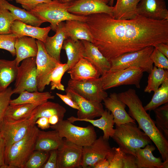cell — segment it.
<instances>
[{
	"label": "cell",
	"instance_id": "37",
	"mask_svg": "<svg viewBox=\"0 0 168 168\" xmlns=\"http://www.w3.org/2000/svg\"><path fill=\"white\" fill-rule=\"evenodd\" d=\"M153 110L155 115L154 121L156 127L168 139V102Z\"/></svg>",
	"mask_w": 168,
	"mask_h": 168
},
{
	"label": "cell",
	"instance_id": "17",
	"mask_svg": "<svg viewBox=\"0 0 168 168\" xmlns=\"http://www.w3.org/2000/svg\"><path fill=\"white\" fill-rule=\"evenodd\" d=\"M138 15L158 21L168 20V10L164 0H140Z\"/></svg>",
	"mask_w": 168,
	"mask_h": 168
},
{
	"label": "cell",
	"instance_id": "36",
	"mask_svg": "<svg viewBox=\"0 0 168 168\" xmlns=\"http://www.w3.org/2000/svg\"><path fill=\"white\" fill-rule=\"evenodd\" d=\"M168 102V79L154 92L150 101L144 108L146 111L153 110L156 108Z\"/></svg>",
	"mask_w": 168,
	"mask_h": 168
},
{
	"label": "cell",
	"instance_id": "7",
	"mask_svg": "<svg viewBox=\"0 0 168 168\" xmlns=\"http://www.w3.org/2000/svg\"><path fill=\"white\" fill-rule=\"evenodd\" d=\"M50 127L57 131L61 137L82 147L91 145L97 138L93 126L79 127L73 125L68 119L59 121Z\"/></svg>",
	"mask_w": 168,
	"mask_h": 168
},
{
	"label": "cell",
	"instance_id": "33",
	"mask_svg": "<svg viewBox=\"0 0 168 168\" xmlns=\"http://www.w3.org/2000/svg\"><path fill=\"white\" fill-rule=\"evenodd\" d=\"M38 105L37 104L30 103L10 104L3 117L11 121L29 118L31 116L34 109Z\"/></svg>",
	"mask_w": 168,
	"mask_h": 168
},
{
	"label": "cell",
	"instance_id": "1",
	"mask_svg": "<svg viewBox=\"0 0 168 168\" xmlns=\"http://www.w3.org/2000/svg\"><path fill=\"white\" fill-rule=\"evenodd\" d=\"M86 16L92 43L109 60L147 46L168 44L167 20H154L140 15L119 20L105 13Z\"/></svg>",
	"mask_w": 168,
	"mask_h": 168
},
{
	"label": "cell",
	"instance_id": "14",
	"mask_svg": "<svg viewBox=\"0 0 168 168\" xmlns=\"http://www.w3.org/2000/svg\"><path fill=\"white\" fill-rule=\"evenodd\" d=\"M83 147L66 138L57 149L58 168H75L81 167Z\"/></svg>",
	"mask_w": 168,
	"mask_h": 168
},
{
	"label": "cell",
	"instance_id": "44",
	"mask_svg": "<svg viewBox=\"0 0 168 168\" xmlns=\"http://www.w3.org/2000/svg\"><path fill=\"white\" fill-rule=\"evenodd\" d=\"M151 58L154 66L158 68L168 69V58L155 48L151 55Z\"/></svg>",
	"mask_w": 168,
	"mask_h": 168
},
{
	"label": "cell",
	"instance_id": "45",
	"mask_svg": "<svg viewBox=\"0 0 168 168\" xmlns=\"http://www.w3.org/2000/svg\"><path fill=\"white\" fill-rule=\"evenodd\" d=\"M17 3L20 4L22 7L30 11L38 4L51 2L52 0H14Z\"/></svg>",
	"mask_w": 168,
	"mask_h": 168
},
{
	"label": "cell",
	"instance_id": "21",
	"mask_svg": "<svg viewBox=\"0 0 168 168\" xmlns=\"http://www.w3.org/2000/svg\"><path fill=\"white\" fill-rule=\"evenodd\" d=\"M67 72L71 79L77 81L93 80L99 78L101 75L96 68L84 58L81 59Z\"/></svg>",
	"mask_w": 168,
	"mask_h": 168
},
{
	"label": "cell",
	"instance_id": "54",
	"mask_svg": "<svg viewBox=\"0 0 168 168\" xmlns=\"http://www.w3.org/2000/svg\"><path fill=\"white\" fill-rule=\"evenodd\" d=\"M62 3H70L73 2L76 0H57Z\"/></svg>",
	"mask_w": 168,
	"mask_h": 168
},
{
	"label": "cell",
	"instance_id": "42",
	"mask_svg": "<svg viewBox=\"0 0 168 168\" xmlns=\"http://www.w3.org/2000/svg\"><path fill=\"white\" fill-rule=\"evenodd\" d=\"M18 37L16 35L13 33L0 34V49L8 51L13 56H16L15 44Z\"/></svg>",
	"mask_w": 168,
	"mask_h": 168
},
{
	"label": "cell",
	"instance_id": "6",
	"mask_svg": "<svg viewBox=\"0 0 168 168\" xmlns=\"http://www.w3.org/2000/svg\"><path fill=\"white\" fill-rule=\"evenodd\" d=\"M152 46H147L139 50L126 53L110 60L111 67L109 71H115L129 67H135L149 73L153 68L151 58L154 49Z\"/></svg>",
	"mask_w": 168,
	"mask_h": 168
},
{
	"label": "cell",
	"instance_id": "4",
	"mask_svg": "<svg viewBox=\"0 0 168 168\" xmlns=\"http://www.w3.org/2000/svg\"><path fill=\"white\" fill-rule=\"evenodd\" d=\"M39 129L35 125L21 139L6 148L5 168H24L35 150Z\"/></svg>",
	"mask_w": 168,
	"mask_h": 168
},
{
	"label": "cell",
	"instance_id": "24",
	"mask_svg": "<svg viewBox=\"0 0 168 168\" xmlns=\"http://www.w3.org/2000/svg\"><path fill=\"white\" fill-rule=\"evenodd\" d=\"M15 48L16 56L15 59L17 66L23 60L36 57L38 51L35 39L27 36L18 37L15 43Z\"/></svg>",
	"mask_w": 168,
	"mask_h": 168
},
{
	"label": "cell",
	"instance_id": "2",
	"mask_svg": "<svg viewBox=\"0 0 168 168\" xmlns=\"http://www.w3.org/2000/svg\"><path fill=\"white\" fill-rule=\"evenodd\" d=\"M119 99L128 108V114L136 120L139 128L157 147L163 161H168V141L156 127L155 121L144 109L136 91L130 88L117 94Z\"/></svg>",
	"mask_w": 168,
	"mask_h": 168
},
{
	"label": "cell",
	"instance_id": "31",
	"mask_svg": "<svg viewBox=\"0 0 168 168\" xmlns=\"http://www.w3.org/2000/svg\"><path fill=\"white\" fill-rule=\"evenodd\" d=\"M18 66L15 59H0V91L6 89L15 80Z\"/></svg>",
	"mask_w": 168,
	"mask_h": 168
},
{
	"label": "cell",
	"instance_id": "28",
	"mask_svg": "<svg viewBox=\"0 0 168 168\" xmlns=\"http://www.w3.org/2000/svg\"><path fill=\"white\" fill-rule=\"evenodd\" d=\"M140 0H117L114 7L113 17L118 20L135 18L138 15L137 6Z\"/></svg>",
	"mask_w": 168,
	"mask_h": 168
},
{
	"label": "cell",
	"instance_id": "19",
	"mask_svg": "<svg viewBox=\"0 0 168 168\" xmlns=\"http://www.w3.org/2000/svg\"><path fill=\"white\" fill-rule=\"evenodd\" d=\"M82 40L84 47L83 58L94 66L101 75L109 72L111 67L110 61L92 43L86 40Z\"/></svg>",
	"mask_w": 168,
	"mask_h": 168
},
{
	"label": "cell",
	"instance_id": "5",
	"mask_svg": "<svg viewBox=\"0 0 168 168\" xmlns=\"http://www.w3.org/2000/svg\"><path fill=\"white\" fill-rule=\"evenodd\" d=\"M71 2L62 3L57 0H52L49 2L40 4L29 12L45 22L50 23L51 29L55 31L57 25L61 22L76 20L86 22V16L75 15L68 11Z\"/></svg>",
	"mask_w": 168,
	"mask_h": 168
},
{
	"label": "cell",
	"instance_id": "41",
	"mask_svg": "<svg viewBox=\"0 0 168 168\" xmlns=\"http://www.w3.org/2000/svg\"><path fill=\"white\" fill-rule=\"evenodd\" d=\"M123 154L119 147H111L105 158L109 163V168H123Z\"/></svg>",
	"mask_w": 168,
	"mask_h": 168
},
{
	"label": "cell",
	"instance_id": "29",
	"mask_svg": "<svg viewBox=\"0 0 168 168\" xmlns=\"http://www.w3.org/2000/svg\"><path fill=\"white\" fill-rule=\"evenodd\" d=\"M0 7L8 10L15 17L16 20L27 24L40 27L43 23L45 22L29 11L16 7L6 0H0Z\"/></svg>",
	"mask_w": 168,
	"mask_h": 168
},
{
	"label": "cell",
	"instance_id": "52",
	"mask_svg": "<svg viewBox=\"0 0 168 168\" xmlns=\"http://www.w3.org/2000/svg\"><path fill=\"white\" fill-rule=\"evenodd\" d=\"M109 165L108 161L106 158L101 159L94 165V168H109Z\"/></svg>",
	"mask_w": 168,
	"mask_h": 168
},
{
	"label": "cell",
	"instance_id": "25",
	"mask_svg": "<svg viewBox=\"0 0 168 168\" xmlns=\"http://www.w3.org/2000/svg\"><path fill=\"white\" fill-rule=\"evenodd\" d=\"M64 30L67 38L74 41L85 40L93 42L92 35L86 22L76 20L66 21Z\"/></svg>",
	"mask_w": 168,
	"mask_h": 168
},
{
	"label": "cell",
	"instance_id": "13",
	"mask_svg": "<svg viewBox=\"0 0 168 168\" xmlns=\"http://www.w3.org/2000/svg\"><path fill=\"white\" fill-rule=\"evenodd\" d=\"M111 148L108 140L102 136L96 138L91 145L83 147L81 167L93 168L97 161L106 158Z\"/></svg>",
	"mask_w": 168,
	"mask_h": 168
},
{
	"label": "cell",
	"instance_id": "49",
	"mask_svg": "<svg viewBox=\"0 0 168 168\" xmlns=\"http://www.w3.org/2000/svg\"><path fill=\"white\" fill-rule=\"evenodd\" d=\"M5 148V141L0 133V168H5L4 154Z\"/></svg>",
	"mask_w": 168,
	"mask_h": 168
},
{
	"label": "cell",
	"instance_id": "12",
	"mask_svg": "<svg viewBox=\"0 0 168 168\" xmlns=\"http://www.w3.org/2000/svg\"><path fill=\"white\" fill-rule=\"evenodd\" d=\"M69 87L82 97L89 100L101 102L108 96L103 89L100 77L91 80L77 81L70 79L68 83Z\"/></svg>",
	"mask_w": 168,
	"mask_h": 168
},
{
	"label": "cell",
	"instance_id": "34",
	"mask_svg": "<svg viewBox=\"0 0 168 168\" xmlns=\"http://www.w3.org/2000/svg\"><path fill=\"white\" fill-rule=\"evenodd\" d=\"M66 110L59 104L47 101L37 106L34 110L32 114L36 121L39 118L45 117L49 118L54 115H57L60 120L63 119Z\"/></svg>",
	"mask_w": 168,
	"mask_h": 168
},
{
	"label": "cell",
	"instance_id": "27",
	"mask_svg": "<svg viewBox=\"0 0 168 168\" xmlns=\"http://www.w3.org/2000/svg\"><path fill=\"white\" fill-rule=\"evenodd\" d=\"M155 149V146L151 144L136 151L138 168H162V158L155 157L152 153Z\"/></svg>",
	"mask_w": 168,
	"mask_h": 168
},
{
	"label": "cell",
	"instance_id": "23",
	"mask_svg": "<svg viewBox=\"0 0 168 168\" xmlns=\"http://www.w3.org/2000/svg\"><path fill=\"white\" fill-rule=\"evenodd\" d=\"M100 117V119L94 120L87 119H79L77 117L72 116L68 118L67 119L72 123L77 121L89 122L94 126L97 127L102 130L103 132L102 136L103 138L109 140L110 137H112L114 132V125L115 123L114 121L113 116L109 110L106 109L104 110Z\"/></svg>",
	"mask_w": 168,
	"mask_h": 168
},
{
	"label": "cell",
	"instance_id": "26",
	"mask_svg": "<svg viewBox=\"0 0 168 168\" xmlns=\"http://www.w3.org/2000/svg\"><path fill=\"white\" fill-rule=\"evenodd\" d=\"M63 138L55 130L44 131L39 129L36 139L35 150L49 152L57 149L62 144Z\"/></svg>",
	"mask_w": 168,
	"mask_h": 168
},
{
	"label": "cell",
	"instance_id": "46",
	"mask_svg": "<svg viewBox=\"0 0 168 168\" xmlns=\"http://www.w3.org/2000/svg\"><path fill=\"white\" fill-rule=\"evenodd\" d=\"M123 168H138L136 156L132 154L124 153Z\"/></svg>",
	"mask_w": 168,
	"mask_h": 168
},
{
	"label": "cell",
	"instance_id": "9",
	"mask_svg": "<svg viewBox=\"0 0 168 168\" xmlns=\"http://www.w3.org/2000/svg\"><path fill=\"white\" fill-rule=\"evenodd\" d=\"M35 121L32 113L29 118L15 121L3 117L0 120V133L5 141L6 148L23 138L35 124Z\"/></svg>",
	"mask_w": 168,
	"mask_h": 168
},
{
	"label": "cell",
	"instance_id": "56",
	"mask_svg": "<svg viewBox=\"0 0 168 168\" xmlns=\"http://www.w3.org/2000/svg\"><path fill=\"white\" fill-rule=\"evenodd\" d=\"M8 1H12V0H8Z\"/></svg>",
	"mask_w": 168,
	"mask_h": 168
},
{
	"label": "cell",
	"instance_id": "8",
	"mask_svg": "<svg viewBox=\"0 0 168 168\" xmlns=\"http://www.w3.org/2000/svg\"><path fill=\"white\" fill-rule=\"evenodd\" d=\"M143 70L137 67H132L115 71H110L100 78L104 90L123 85H134L140 88V82Z\"/></svg>",
	"mask_w": 168,
	"mask_h": 168
},
{
	"label": "cell",
	"instance_id": "16",
	"mask_svg": "<svg viewBox=\"0 0 168 168\" xmlns=\"http://www.w3.org/2000/svg\"><path fill=\"white\" fill-rule=\"evenodd\" d=\"M68 95L78 105L79 110L77 113L79 119H94L100 117L104 111L101 102L91 101L78 94L71 88L68 86L65 90Z\"/></svg>",
	"mask_w": 168,
	"mask_h": 168
},
{
	"label": "cell",
	"instance_id": "11",
	"mask_svg": "<svg viewBox=\"0 0 168 168\" xmlns=\"http://www.w3.org/2000/svg\"><path fill=\"white\" fill-rule=\"evenodd\" d=\"M38 51L36 57L37 86L38 91H43L46 85L50 83L51 73L59 62L47 52L43 43L37 40Z\"/></svg>",
	"mask_w": 168,
	"mask_h": 168
},
{
	"label": "cell",
	"instance_id": "18",
	"mask_svg": "<svg viewBox=\"0 0 168 168\" xmlns=\"http://www.w3.org/2000/svg\"><path fill=\"white\" fill-rule=\"evenodd\" d=\"M104 105L109 110L114 117V121L115 124H119L129 122H135L125 110L126 105L118 97L117 94L111 93L103 100Z\"/></svg>",
	"mask_w": 168,
	"mask_h": 168
},
{
	"label": "cell",
	"instance_id": "40",
	"mask_svg": "<svg viewBox=\"0 0 168 168\" xmlns=\"http://www.w3.org/2000/svg\"><path fill=\"white\" fill-rule=\"evenodd\" d=\"M15 17L8 10L0 7V34L11 33V28Z\"/></svg>",
	"mask_w": 168,
	"mask_h": 168
},
{
	"label": "cell",
	"instance_id": "30",
	"mask_svg": "<svg viewBox=\"0 0 168 168\" xmlns=\"http://www.w3.org/2000/svg\"><path fill=\"white\" fill-rule=\"evenodd\" d=\"M62 49L65 50L67 57L68 70L83 58L84 47L82 40L74 41L67 38L63 42Z\"/></svg>",
	"mask_w": 168,
	"mask_h": 168
},
{
	"label": "cell",
	"instance_id": "43",
	"mask_svg": "<svg viewBox=\"0 0 168 168\" xmlns=\"http://www.w3.org/2000/svg\"><path fill=\"white\" fill-rule=\"evenodd\" d=\"M13 94V89L11 87L0 91V120L3 117L6 110L10 104L11 98Z\"/></svg>",
	"mask_w": 168,
	"mask_h": 168
},
{
	"label": "cell",
	"instance_id": "10",
	"mask_svg": "<svg viewBox=\"0 0 168 168\" xmlns=\"http://www.w3.org/2000/svg\"><path fill=\"white\" fill-rule=\"evenodd\" d=\"M25 91L30 92L38 91L36 57L23 60L17 68L13 92L14 94H20Z\"/></svg>",
	"mask_w": 168,
	"mask_h": 168
},
{
	"label": "cell",
	"instance_id": "47",
	"mask_svg": "<svg viewBox=\"0 0 168 168\" xmlns=\"http://www.w3.org/2000/svg\"><path fill=\"white\" fill-rule=\"evenodd\" d=\"M48 159L41 168H58L57 149L49 151Z\"/></svg>",
	"mask_w": 168,
	"mask_h": 168
},
{
	"label": "cell",
	"instance_id": "48",
	"mask_svg": "<svg viewBox=\"0 0 168 168\" xmlns=\"http://www.w3.org/2000/svg\"><path fill=\"white\" fill-rule=\"evenodd\" d=\"M56 95L66 104L73 109L78 110L79 108L77 104L72 100L68 95H63L57 93Z\"/></svg>",
	"mask_w": 168,
	"mask_h": 168
},
{
	"label": "cell",
	"instance_id": "50",
	"mask_svg": "<svg viewBox=\"0 0 168 168\" xmlns=\"http://www.w3.org/2000/svg\"><path fill=\"white\" fill-rule=\"evenodd\" d=\"M35 123L37 125L38 127L42 130L48 129L50 126L49 118L47 117H40L37 119Z\"/></svg>",
	"mask_w": 168,
	"mask_h": 168
},
{
	"label": "cell",
	"instance_id": "3",
	"mask_svg": "<svg viewBox=\"0 0 168 168\" xmlns=\"http://www.w3.org/2000/svg\"><path fill=\"white\" fill-rule=\"evenodd\" d=\"M112 138L124 153L135 156L138 149L151 144L152 141L135 122L115 124Z\"/></svg>",
	"mask_w": 168,
	"mask_h": 168
},
{
	"label": "cell",
	"instance_id": "35",
	"mask_svg": "<svg viewBox=\"0 0 168 168\" xmlns=\"http://www.w3.org/2000/svg\"><path fill=\"white\" fill-rule=\"evenodd\" d=\"M147 85L144 89L145 92H155L165 81L168 79V69L154 66L149 73Z\"/></svg>",
	"mask_w": 168,
	"mask_h": 168
},
{
	"label": "cell",
	"instance_id": "22",
	"mask_svg": "<svg viewBox=\"0 0 168 168\" xmlns=\"http://www.w3.org/2000/svg\"><path fill=\"white\" fill-rule=\"evenodd\" d=\"M65 22H61L57 25L55 34L53 36L47 37L43 43L47 53L59 62H60V52L64 40L67 38L64 30Z\"/></svg>",
	"mask_w": 168,
	"mask_h": 168
},
{
	"label": "cell",
	"instance_id": "32",
	"mask_svg": "<svg viewBox=\"0 0 168 168\" xmlns=\"http://www.w3.org/2000/svg\"><path fill=\"white\" fill-rule=\"evenodd\" d=\"M54 96L49 91L32 92L25 91L21 92L16 98L11 100L10 104L16 105L23 103H30L40 105L49 99H54Z\"/></svg>",
	"mask_w": 168,
	"mask_h": 168
},
{
	"label": "cell",
	"instance_id": "51",
	"mask_svg": "<svg viewBox=\"0 0 168 168\" xmlns=\"http://www.w3.org/2000/svg\"><path fill=\"white\" fill-rule=\"evenodd\" d=\"M154 47L168 58V44L161 43L155 45Z\"/></svg>",
	"mask_w": 168,
	"mask_h": 168
},
{
	"label": "cell",
	"instance_id": "20",
	"mask_svg": "<svg viewBox=\"0 0 168 168\" xmlns=\"http://www.w3.org/2000/svg\"><path fill=\"white\" fill-rule=\"evenodd\" d=\"M51 29L50 26L44 28L33 26L15 20L11 28V33L18 37L27 36L37 39L44 43Z\"/></svg>",
	"mask_w": 168,
	"mask_h": 168
},
{
	"label": "cell",
	"instance_id": "55",
	"mask_svg": "<svg viewBox=\"0 0 168 168\" xmlns=\"http://www.w3.org/2000/svg\"><path fill=\"white\" fill-rule=\"evenodd\" d=\"M114 0H110L109 5L111 6H113Z\"/></svg>",
	"mask_w": 168,
	"mask_h": 168
},
{
	"label": "cell",
	"instance_id": "15",
	"mask_svg": "<svg viewBox=\"0 0 168 168\" xmlns=\"http://www.w3.org/2000/svg\"><path fill=\"white\" fill-rule=\"evenodd\" d=\"M110 0H76L71 3L68 11L81 16L105 13L113 16L114 7L109 4Z\"/></svg>",
	"mask_w": 168,
	"mask_h": 168
},
{
	"label": "cell",
	"instance_id": "53",
	"mask_svg": "<svg viewBox=\"0 0 168 168\" xmlns=\"http://www.w3.org/2000/svg\"><path fill=\"white\" fill-rule=\"evenodd\" d=\"M60 121L59 118L57 115H53L49 118V121L50 124L54 125Z\"/></svg>",
	"mask_w": 168,
	"mask_h": 168
},
{
	"label": "cell",
	"instance_id": "38",
	"mask_svg": "<svg viewBox=\"0 0 168 168\" xmlns=\"http://www.w3.org/2000/svg\"><path fill=\"white\" fill-rule=\"evenodd\" d=\"M68 70V67L67 63H58L52 72L50 77L51 90L56 89L60 91H65L64 86L61 82V79L65 72Z\"/></svg>",
	"mask_w": 168,
	"mask_h": 168
},
{
	"label": "cell",
	"instance_id": "39",
	"mask_svg": "<svg viewBox=\"0 0 168 168\" xmlns=\"http://www.w3.org/2000/svg\"><path fill=\"white\" fill-rule=\"evenodd\" d=\"M49 155V152L35 150L26 163L24 168H41L45 163Z\"/></svg>",
	"mask_w": 168,
	"mask_h": 168
}]
</instances>
